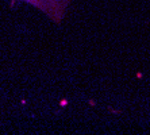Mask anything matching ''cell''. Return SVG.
Returning <instances> with one entry per match:
<instances>
[{"mask_svg":"<svg viewBox=\"0 0 150 135\" xmlns=\"http://www.w3.org/2000/svg\"><path fill=\"white\" fill-rule=\"evenodd\" d=\"M22 1L31 4L33 7L42 11L53 22L59 23L65 18L70 4L74 0H22Z\"/></svg>","mask_w":150,"mask_h":135,"instance_id":"cell-1","label":"cell"}]
</instances>
